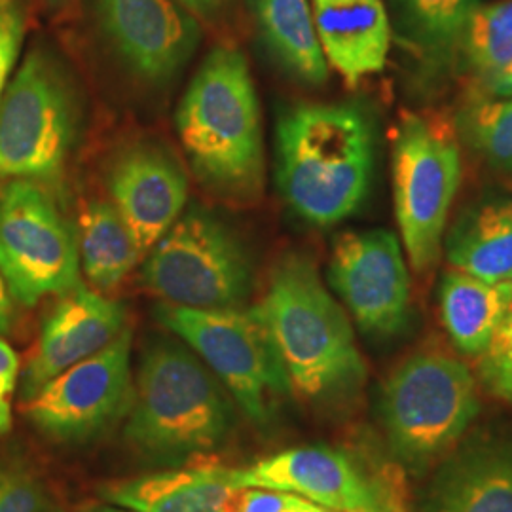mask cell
I'll list each match as a JSON object with an SVG mask.
<instances>
[{
  "instance_id": "obj_1",
  "label": "cell",
  "mask_w": 512,
  "mask_h": 512,
  "mask_svg": "<svg viewBox=\"0 0 512 512\" xmlns=\"http://www.w3.org/2000/svg\"><path fill=\"white\" fill-rule=\"evenodd\" d=\"M275 158L283 200L300 219L327 228L365 202L374 169V131L355 105H294L277 120Z\"/></svg>"
},
{
  "instance_id": "obj_2",
  "label": "cell",
  "mask_w": 512,
  "mask_h": 512,
  "mask_svg": "<svg viewBox=\"0 0 512 512\" xmlns=\"http://www.w3.org/2000/svg\"><path fill=\"white\" fill-rule=\"evenodd\" d=\"M256 306L274 336L298 399L342 403L361 391L366 363L349 317L308 256H281Z\"/></svg>"
},
{
  "instance_id": "obj_3",
  "label": "cell",
  "mask_w": 512,
  "mask_h": 512,
  "mask_svg": "<svg viewBox=\"0 0 512 512\" xmlns=\"http://www.w3.org/2000/svg\"><path fill=\"white\" fill-rule=\"evenodd\" d=\"M184 154L211 192L249 202L264 186V141L245 55L217 46L203 59L175 116Z\"/></svg>"
},
{
  "instance_id": "obj_4",
  "label": "cell",
  "mask_w": 512,
  "mask_h": 512,
  "mask_svg": "<svg viewBox=\"0 0 512 512\" xmlns=\"http://www.w3.org/2000/svg\"><path fill=\"white\" fill-rule=\"evenodd\" d=\"M128 412L126 440L164 463L209 454L234 427V408L219 378L194 353L169 340L145 351Z\"/></svg>"
},
{
  "instance_id": "obj_5",
  "label": "cell",
  "mask_w": 512,
  "mask_h": 512,
  "mask_svg": "<svg viewBox=\"0 0 512 512\" xmlns=\"http://www.w3.org/2000/svg\"><path fill=\"white\" fill-rule=\"evenodd\" d=\"M480 384L461 359L423 349L385 380L380 412L393 454L416 473L446 458L480 414Z\"/></svg>"
},
{
  "instance_id": "obj_6",
  "label": "cell",
  "mask_w": 512,
  "mask_h": 512,
  "mask_svg": "<svg viewBox=\"0 0 512 512\" xmlns=\"http://www.w3.org/2000/svg\"><path fill=\"white\" fill-rule=\"evenodd\" d=\"M82 122V99L63 61L33 48L0 101V179L54 181Z\"/></svg>"
},
{
  "instance_id": "obj_7",
  "label": "cell",
  "mask_w": 512,
  "mask_h": 512,
  "mask_svg": "<svg viewBox=\"0 0 512 512\" xmlns=\"http://www.w3.org/2000/svg\"><path fill=\"white\" fill-rule=\"evenodd\" d=\"M154 317L194 349L249 420L272 421L291 384L258 306L196 310L164 302L154 308Z\"/></svg>"
},
{
  "instance_id": "obj_8",
  "label": "cell",
  "mask_w": 512,
  "mask_h": 512,
  "mask_svg": "<svg viewBox=\"0 0 512 512\" xmlns=\"http://www.w3.org/2000/svg\"><path fill=\"white\" fill-rule=\"evenodd\" d=\"M141 281L167 304L196 310L241 308L253 291V264L230 224L192 205L148 251Z\"/></svg>"
},
{
  "instance_id": "obj_9",
  "label": "cell",
  "mask_w": 512,
  "mask_h": 512,
  "mask_svg": "<svg viewBox=\"0 0 512 512\" xmlns=\"http://www.w3.org/2000/svg\"><path fill=\"white\" fill-rule=\"evenodd\" d=\"M461 181L456 135L437 118L404 114L393 145V198L408 262L416 274L439 262Z\"/></svg>"
},
{
  "instance_id": "obj_10",
  "label": "cell",
  "mask_w": 512,
  "mask_h": 512,
  "mask_svg": "<svg viewBox=\"0 0 512 512\" xmlns=\"http://www.w3.org/2000/svg\"><path fill=\"white\" fill-rule=\"evenodd\" d=\"M0 275L23 306L80 287V245L73 222L31 179L0 188Z\"/></svg>"
},
{
  "instance_id": "obj_11",
  "label": "cell",
  "mask_w": 512,
  "mask_h": 512,
  "mask_svg": "<svg viewBox=\"0 0 512 512\" xmlns=\"http://www.w3.org/2000/svg\"><path fill=\"white\" fill-rule=\"evenodd\" d=\"M129 327L105 349L67 368L25 401V414L44 435L80 444L103 433L129 410L133 387Z\"/></svg>"
},
{
  "instance_id": "obj_12",
  "label": "cell",
  "mask_w": 512,
  "mask_h": 512,
  "mask_svg": "<svg viewBox=\"0 0 512 512\" xmlns=\"http://www.w3.org/2000/svg\"><path fill=\"white\" fill-rule=\"evenodd\" d=\"M329 281L359 329L378 338L410 321V275L403 245L389 230L344 232L332 245Z\"/></svg>"
},
{
  "instance_id": "obj_13",
  "label": "cell",
  "mask_w": 512,
  "mask_h": 512,
  "mask_svg": "<svg viewBox=\"0 0 512 512\" xmlns=\"http://www.w3.org/2000/svg\"><path fill=\"white\" fill-rule=\"evenodd\" d=\"M93 19L137 80L165 86L196 54L202 29L175 0H90Z\"/></svg>"
},
{
  "instance_id": "obj_14",
  "label": "cell",
  "mask_w": 512,
  "mask_h": 512,
  "mask_svg": "<svg viewBox=\"0 0 512 512\" xmlns=\"http://www.w3.org/2000/svg\"><path fill=\"white\" fill-rule=\"evenodd\" d=\"M234 488H264L298 495L338 512H389L382 490L363 469L329 446H298L226 469Z\"/></svg>"
},
{
  "instance_id": "obj_15",
  "label": "cell",
  "mask_w": 512,
  "mask_h": 512,
  "mask_svg": "<svg viewBox=\"0 0 512 512\" xmlns=\"http://www.w3.org/2000/svg\"><path fill=\"white\" fill-rule=\"evenodd\" d=\"M107 188L145 255L183 215L188 202L183 164L158 141H137L118 150L107 169Z\"/></svg>"
},
{
  "instance_id": "obj_16",
  "label": "cell",
  "mask_w": 512,
  "mask_h": 512,
  "mask_svg": "<svg viewBox=\"0 0 512 512\" xmlns=\"http://www.w3.org/2000/svg\"><path fill=\"white\" fill-rule=\"evenodd\" d=\"M126 327L128 310L122 302L84 285L63 294L46 317L23 370V399H33L55 376L110 346Z\"/></svg>"
},
{
  "instance_id": "obj_17",
  "label": "cell",
  "mask_w": 512,
  "mask_h": 512,
  "mask_svg": "<svg viewBox=\"0 0 512 512\" xmlns=\"http://www.w3.org/2000/svg\"><path fill=\"white\" fill-rule=\"evenodd\" d=\"M420 512H512V437L461 440L435 465Z\"/></svg>"
},
{
  "instance_id": "obj_18",
  "label": "cell",
  "mask_w": 512,
  "mask_h": 512,
  "mask_svg": "<svg viewBox=\"0 0 512 512\" xmlns=\"http://www.w3.org/2000/svg\"><path fill=\"white\" fill-rule=\"evenodd\" d=\"M319 46L349 86L384 71L391 27L382 0H311Z\"/></svg>"
},
{
  "instance_id": "obj_19",
  "label": "cell",
  "mask_w": 512,
  "mask_h": 512,
  "mask_svg": "<svg viewBox=\"0 0 512 512\" xmlns=\"http://www.w3.org/2000/svg\"><path fill=\"white\" fill-rule=\"evenodd\" d=\"M234 488L217 465L173 469L105 484L99 494L135 512H226Z\"/></svg>"
},
{
  "instance_id": "obj_20",
  "label": "cell",
  "mask_w": 512,
  "mask_h": 512,
  "mask_svg": "<svg viewBox=\"0 0 512 512\" xmlns=\"http://www.w3.org/2000/svg\"><path fill=\"white\" fill-rule=\"evenodd\" d=\"M439 302L452 344L478 359L512 310V281H486L452 268L442 275Z\"/></svg>"
},
{
  "instance_id": "obj_21",
  "label": "cell",
  "mask_w": 512,
  "mask_h": 512,
  "mask_svg": "<svg viewBox=\"0 0 512 512\" xmlns=\"http://www.w3.org/2000/svg\"><path fill=\"white\" fill-rule=\"evenodd\" d=\"M452 268L486 281H512V196H492L461 213L444 238Z\"/></svg>"
},
{
  "instance_id": "obj_22",
  "label": "cell",
  "mask_w": 512,
  "mask_h": 512,
  "mask_svg": "<svg viewBox=\"0 0 512 512\" xmlns=\"http://www.w3.org/2000/svg\"><path fill=\"white\" fill-rule=\"evenodd\" d=\"M249 8L264 48L285 73L310 86L327 82L310 0H249Z\"/></svg>"
},
{
  "instance_id": "obj_23",
  "label": "cell",
  "mask_w": 512,
  "mask_h": 512,
  "mask_svg": "<svg viewBox=\"0 0 512 512\" xmlns=\"http://www.w3.org/2000/svg\"><path fill=\"white\" fill-rule=\"evenodd\" d=\"M80 266L97 291H112L145 258L112 203L92 202L80 217Z\"/></svg>"
},
{
  "instance_id": "obj_24",
  "label": "cell",
  "mask_w": 512,
  "mask_h": 512,
  "mask_svg": "<svg viewBox=\"0 0 512 512\" xmlns=\"http://www.w3.org/2000/svg\"><path fill=\"white\" fill-rule=\"evenodd\" d=\"M459 44L473 73L488 86L512 61V0L476 4Z\"/></svg>"
},
{
  "instance_id": "obj_25",
  "label": "cell",
  "mask_w": 512,
  "mask_h": 512,
  "mask_svg": "<svg viewBox=\"0 0 512 512\" xmlns=\"http://www.w3.org/2000/svg\"><path fill=\"white\" fill-rule=\"evenodd\" d=\"M465 143L488 164L512 171V97H484L467 103L458 114Z\"/></svg>"
},
{
  "instance_id": "obj_26",
  "label": "cell",
  "mask_w": 512,
  "mask_h": 512,
  "mask_svg": "<svg viewBox=\"0 0 512 512\" xmlns=\"http://www.w3.org/2000/svg\"><path fill=\"white\" fill-rule=\"evenodd\" d=\"M420 40L442 57L459 46L463 25L478 0H408Z\"/></svg>"
},
{
  "instance_id": "obj_27",
  "label": "cell",
  "mask_w": 512,
  "mask_h": 512,
  "mask_svg": "<svg viewBox=\"0 0 512 512\" xmlns=\"http://www.w3.org/2000/svg\"><path fill=\"white\" fill-rule=\"evenodd\" d=\"M476 380L494 399L512 404V310L476 359Z\"/></svg>"
},
{
  "instance_id": "obj_28",
  "label": "cell",
  "mask_w": 512,
  "mask_h": 512,
  "mask_svg": "<svg viewBox=\"0 0 512 512\" xmlns=\"http://www.w3.org/2000/svg\"><path fill=\"white\" fill-rule=\"evenodd\" d=\"M46 495L29 469L21 465L0 467V512H42Z\"/></svg>"
},
{
  "instance_id": "obj_29",
  "label": "cell",
  "mask_w": 512,
  "mask_h": 512,
  "mask_svg": "<svg viewBox=\"0 0 512 512\" xmlns=\"http://www.w3.org/2000/svg\"><path fill=\"white\" fill-rule=\"evenodd\" d=\"M25 27L27 19L21 0H0V101L16 67Z\"/></svg>"
},
{
  "instance_id": "obj_30",
  "label": "cell",
  "mask_w": 512,
  "mask_h": 512,
  "mask_svg": "<svg viewBox=\"0 0 512 512\" xmlns=\"http://www.w3.org/2000/svg\"><path fill=\"white\" fill-rule=\"evenodd\" d=\"M293 494L264 490V488H238L226 512H285Z\"/></svg>"
},
{
  "instance_id": "obj_31",
  "label": "cell",
  "mask_w": 512,
  "mask_h": 512,
  "mask_svg": "<svg viewBox=\"0 0 512 512\" xmlns=\"http://www.w3.org/2000/svg\"><path fill=\"white\" fill-rule=\"evenodd\" d=\"M19 376L18 353L8 342L0 338V435L8 433L12 427L10 397L16 389Z\"/></svg>"
},
{
  "instance_id": "obj_32",
  "label": "cell",
  "mask_w": 512,
  "mask_h": 512,
  "mask_svg": "<svg viewBox=\"0 0 512 512\" xmlns=\"http://www.w3.org/2000/svg\"><path fill=\"white\" fill-rule=\"evenodd\" d=\"M177 2L196 18L217 21L228 12L234 0H177Z\"/></svg>"
},
{
  "instance_id": "obj_33",
  "label": "cell",
  "mask_w": 512,
  "mask_h": 512,
  "mask_svg": "<svg viewBox=\"0 0 512 512\" xmlns=\"http://www.w3.org/2000/svg\"><path fill=\"white\" fill-rule=\"evenodd\" d=\"M486 88L492 97H512V61Z\"/></svg>"
},
{
  "instance_id": "obj_34",
  "label": "cell",
  "mask_w": 512,
  "mask_h": 512,
  "mask_svg": "<svg viewBox=\"0 0 512 512\" xmlns=\"http://www.w3.org/2000/svg\"><path fill=\"white\" fill-rule=\"evenodd\" d=\"M10 325H12V302L6 291V283L0 275V334L8 332Z\"/></svg>"
},
{
  "instance_id": "obj_35",
  "label": "cell",
  "mask_w": 512,
  "mask_h": 512,
  "mask_svg": "<svg viewBox=\"0 0 512 512\" xmlns=\"http://www.w3.org/2000/svg\"><path fill=\"white\" fill-rule=\"evenodd\" d=\"M285 512H338L327 509V507H321L317 503H311L308 499H302L298 495H293V501L289 503L287 511Z\"/></svg>"
},
{
  "instance_id": "obj_36",
  "label": "cell",
  "mask_w": 512,
  "mask_h": 512,
  "mask_svg": "<svg viewBox=\"0 0 512 512\" xmlns=\"http://www.w3.org/2000/svg\"><path fill=\"white\" fill-rule=\"evenodd\" d=\"M44 4L52 10V12H63L67 8H71L74 0H44Z\"/></svg>"
},
{
  "instance_id": "obj_37",
  "label": "cell",
  "mask_w": 512,
  "mask_h": 512,
  "mask_svg": "<svg viewBox=\"0 0 512 512\" xmlns=\"http://www.w3.org/2000/svg\"><path fill=\"white\" fill-rule=\"evenodd\" d=\"M82 512H135V511H120V509H114V507H107V505H90V507H84Z\"/></svg>"
}]
</instances>
